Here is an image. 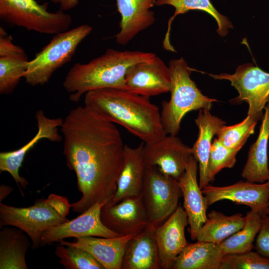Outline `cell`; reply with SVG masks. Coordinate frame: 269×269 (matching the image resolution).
Wrapping results in <instances>:
<instances>
[{"label":"cell","mask_w":269,"mask_h":269,"mask_svg":"<svg viewBox=\"0 0 269 269\" xmlns=\"http://www.w3.org/2000/svg\"><path fill=\"white\" fill-rule=\"evenodd\" d=\"M209 205L221 200H230L249 206L262 216L266 215L269 204V182L239 181L227 186L208 185L201 189Z\"/></svg>","instance_id":"obj_14"},{"label":"cell","mask_w":269,"mask_h":269,"mask_svg":"<svg viewBox=\"0 0 269 269\" xmlns=\"http://www.w3.org/2000/svg\"><path fill=\"white\" fill-rule=\"evenodd\" d=\"M29 61L24 50L14 45L10 35L0 36V94L12 93L23 78Z\"/></svg>","instance_id":"obj_21"},{"label":"cell","mask_w":269,"mask_h":269,"mask_svg":"<svg viewBox=\"0 0 269 269\" xmlns=\"http://www.w3.org/2000/svg\"><path fill=\"white\" fill-rule=\"evenodd\" d=\"M116 0L121 16L120 30L115 36L116 41L125 45L155 22L154 13L151 8L156 0Z\"/></svg>","instance_id":"obj_19"},{"label":"cell","mask_w":269,"mask_h":269,"mask_svg":"<svg viewBox=\"0 0 269 269\" xmlns=\"http://www.w3.org/2000/svg\"><path fill=\"white\" fill-rule=\"evenodd\" d=\"M260 133L251 145L241 174L247 181L262 183L269 179L268 144L269 139V102L265 107Z\"/></svg>","instance_id":"obj_24"},{"label":"cell","mask_w":269,"mask_h":269,"mask_svg":"<svg viewBox=\"0 0 269 269\" xmlns=\"http://www.w3.org/2000/svg\"><path fill=\"white\" fill-rule=\"evenodd\" d=\"M35 118L37 132L28 143L17 150L0 153V172H7L11 175L22 195L20 186L25 189L28 182L25 178L20 176L19 171L27 152L41 139L60 142L63 138L58 132V129L61 128L63 122L62 119L50 118L41 110L36 112Z\"/></svg>","instance_id":"obj_11"},{"label":"cell","mask_w":269,"mask_h":269,"mask_svg":"<svg viewBox=\"0 0 269 269\" xmlns=\"http://www.w3.org/2000/svg\"><path fill=\"white\" fill-rule=\"evenodd\" d=\"M224 256L218 244L197 241L188 243L172 269H220Z\"/></svg>","instance_id":"obj_26"},{"label":"cell","mask_w":269,"mask_h":269,"mask_svg":"<svg viewBox=\"0 0 269 269\" xmlns=\"http://www.w3.org/2000/svg\"><path fill=\"white\" fill-rule=\"evenodd\" d=\"M262 224L257 237L255 248L264 257L269 258V215L262 216Z\"/></svg>","instance_id":"obj_34"},{"label":"cell","mask_w":269,"mask_h":269,"mask_svg":"<svg viewBox=\"0 0 269 269\" xmlns=\"http://www.w3.org/2000/svg\"><path fill=\"white\" fill-rule=\"evenodd\" d=\"M56 4H59L60 9L63 11L68 10L75 7L79 2V0H51Z\"/></svg>","instance_id":"obj_35"},{"label":"cell","mask_w":269,"mask_h":269,"mask_svg":"<svg viewBox=\"0 0 269 269\" xmlns=\"http://www.w3.org/2000/svg\"><path fill=\"white\" fill-rule=\"evenodd\" d=\"M92 31V27L82 24L54 35L50 41L29 62L23 78L31 86L47 83L54 72L69 62L80 43Z\"/></svg>","instance_id":"obj_6"},{"label":"cell","mask_w":269,"mask_h":269,"mask_svg":"<svg viewBox=\"0 0 269 269\" xmlns=\"http://www.w3.org/2000/svg\"><path fill=\"white\" fill-rule=\"evenodd\" d=\"M209 75L215 79L230 81L239 93V96L233 100L234 102H247L248 115L262 118L263 110L269 102V73L248 63L238 66L233 74Z\"/></svg>","instance_id":"obj_9"},{"label":"cell","mask_w":269,"mask_h":269,"mask_svg":"<svg viewBox=\"0 0 269 269\" xmlns=\"http://www.w3.org/2000/svg\"><path fill=\"white\" fill-rule=\"evenodd\" d=\"M181 192L177 179L145 165L141 194L148 224L157 228L162 224L178 207Z\"/></svg>","instance_id":"obj_8"},{"label":"cell","mask_w":269,"mask_h":269,"mask_svg":"<svg viewBox=\"0 0 269 269\" xmlns=\"http://www.w3.org/2000/svg\"><path fill=\"white\" fill-rule=\"evenodd\" d=\"M170 75V98L161 102L160 116L167 134L176 135L181 122L188 112L201 109L210 110L217 101L204 95L191 79L192 69L183 58L168 63Z\"/></svg>","instance_id":"obj_5"},{"label":"cell","mask_w":269,"mask_h":269,"mask_svg":"<svg viewBox=\"0 0 269 269\" xmlns=\"http://www.w3.org/2000/svg\"><path fill=\"white\" fill-rule=\"evenodd\" d=\"M47 3L35 0H0V18L11 24L28 30L56 34L69 29L72 17L64 11H47Z\"/></svg>","instance_id":"obj_7"},{"label":"cell","mask_w":269,"mask_h":269,"mask_svg":"<svg viewBox=\"0 0 269 269\" xmlns=\"http://www.w3.org/2000/svg\"><path fill=\"white\" fill-rule=\"evenodd\" d=\"M198 169L197 162L192 155L184 174L178 180L192 240H196L199 229L207 219L206 211L209 205L197 181Z\"/></svg>","instance_id":"obj_17"},{"label":"cell","mask_w":269,"mask_h":269,"mask_svg":"<svg viewBox=\"0 0 269 269\" xmlns=\"http://www.w3.org/2000/svg\"><path fill=\"white\" fill-rule=\"evenodd\" d=\"M143 153L146 166H156L164 174L178 180L184 174L192 156L191 147L172 134L144 143Z\"/></svg>","instance_id":"obj_10"},{"label":"cell","mask_w":269,"mask_h":269,"mask_svg":"<svg viewBox=\"0 0 269 269\" xmlns=\"http://www.w3.org/2000/svg\"><path fill=\"white\" fill-rule=\"evenodd\" d=\"M220 269H269V258L252 251L227 254Z\"/></svg>","instance_id":"obj_33"},{"label":"cell","mask_w":269,"mask_h":269,"mask_svg":"<svg viewBox=\"0 0 269 269\" xmlns=\"http://www.w3.org/2000/svg\"><path fill=\"white\" fill-rule=\"evenodd\" d=\"M142 142L135 147L125 144L123 163L113 197L105 205H113L123 199L141 194L145 172Z\"/></svg>","instance_id":"obj_18"},{"label":"cell","mask_w":269,"mask_h":269,"mask_svg":"<svg viewBox=\"0 0 269 269\" xmlns=\"http://www.w3.org/2000/svg\"><path fill=\"white\" fill-rule=\"evenodd\" d=\"M155 5H169L175 8L173 15L168 21L167 30L162 42L163 47L167 51H175L170 40L171 25L173 20L178 15L185 13L189 10H202L211 15L217 23V31L221 36L226 35L229 28H233L231 21L217 10L210 0H156Z\"/></svg>","instance_id":"obj_27"},{"label":"cell","mask_w":269,"mask_h":269,"mask_svg":"<svg viewBox=\"0 0 269 269\" xmlns=\"http://www.w3.org/2000/svg\"><path fill=\"white\" fill-rule=\"evenodd\" d=\"M245 218L244 227L219 244L224 255L252 250L255 237L261 227L262 216L251 210Z\"/></svg>","instance_id":"obj_29"},{"label":"cell","mask_w":269,"mask_h":269,"mask_svg":"<svg viewBox=\"0 0 269 269\" xmlns=\"http://www.w3.org/2000/svg\"><path fill=\"white\" fill-rule=\"evenodd\" d=\"M188 224L183 208L175 211L155 230L160 264L162 269H172L177 257L188 244L185 229Z\"/></svg>","instance_id":"obj_16"},{"label":"cell","mask_w":269,"mask_h":269,"mask_svg":"<svg viewBox=\"0 0 269 269\" xmlns=\"http://www.w3.org/2000/svg\"><path fill=\"white\" fill-rule=\"evenodd\" d=\"M268 181H269V180H268Z\"/></svg>","instance_id":"obj_38"},{"label":"cell","mask_w":269,"mask_h":269,"mask_svg":"<svg viewBox=\"0 0 269 269\" xmlns=\"http://www.w3.org/2000/svg\"><path fill=\"white\" fill-rule=\"evenodd\" d=\"M60 131L67 167L74 171L81 198L71 204L82 213L114 196L121 172L125 145L115 123L90 107L79 106L63 120Z\"/></svg>","instance_id":"obj_1"},{"label":"cell","mask_w":269,"mask_h":269,"mask_svg":"<svg viewBox=\"0 0 269 269\" xmlns=\"http://www.w3.org/2000/svg\"><path fill=\"white\" fill-rule=\"evenodd\" d=\"M261 119L248 115L238 124L230 126L224 125L216 134V138L226 146L240 150L250 135L254 133L257 122Z\"/></svg>","instance_id":"obj_30"},{"label":"cell","mask_w":269,"mask_h":269,"mask_svg":"<svg viewBox=\"0 0 269 269\" xmlns=\"http://www.w3.org/2000/svg\"><path fill=\"white\" fill-rule=\"evenodd\" d=\"M205 222L199 229L196 240L219 244L244 226L245 216L240 213L227 216L211 211L207 215Z\"/></svg>","instance_id":"obj_28"},{"label":"cell","mask_w":269,"mask_h":269,"mask_svg":"<svg viewBox=\"0 0 269 269\" xmlns=\"http://www.w3.org/2000/svg\"><path fill=\"white\" fill-rule=\"evenodd\" d=\"M70 208L66 197L54 193L26 207L0 203V228L11 226L22 230L31 239L32 248L36 249L41 246L44 232L69 221L67 216Z\"/></svg>","instance_id":"obj_4"},{"label":"cell","mask_w":269,"mask_h":269,"mask_svg":"<svg viewBox=\"0 0 269 269\" xmlns=\"http://www.w3.org/2000/svg\"><path fill=\"white\" fill-rule=\"evenodd\" d=\"M136 234L105 238L86 236L73 242L63 240L59 244L82 249L89 252L104 269H122V263L128 241Z\"/></svg>","instance_id":"obj_20"},{"label":"cell","mask_w":269,"mask_h":269,"mask_svg":"<svg viewBox=\"0 0 269 269\" xmlns=\"http://www.w3.org/2000/svg\"><path fill=\"white\" fill-rule=\"evenodd\" d=\"M152 52L119 51L108 48L100 56L87 63H76L69 70L63 86L72 102H78L87 92L96 89L126 90V76L133 65L155 57Z\"/></svg>","instance_id":"obj_3"},{"label":"cell","mask_w":269,"mask_h":269,"mask_svg":"<svg viewBox=\"0 0 269 269\" xmlns=\"http://www.w3.org/2000/svg\"><path fill=\"white\" fill-rule=\"evenodd\" d=\"M105 204L97 203L76 218L47 229L42 234L41 246L49 245L70 237L120 236L106 227L101 221V209Z\"/></svg>","instance_id":"obj_13"},{"label":"cell","mask_w":269,"mask_h":269,"mask_svg":"<svg viewBox=\"0 0 269 269\" xmlns=\"http://www.w3.org/2000/svg\"><path fill=\"white\" fill-rule=\"evenodd\" d=\"M84 105L123 126L144 143L156 141L167 135L159 109L148 97L124 89H100L84 95Z\"/></svg>","instance_id":"obj_2"},{"label":"cell","mask_w":269,"mask_h":269,"mask_svg":"<svg viewBox=\"0 0 269 269\" xmlns=\"http://www.w3.org/2000/svg\"><path fill=\"white\" fill-rule=\"evenodd\" d=\"M13 191V188L5 184L0 186V203H1Z\"/></svg>","instance_id":"obj_36"},{"label":"cell","mask_w":269,"mask_h":269,"mask_svg":"<svg viewBox=\"0 0 269 269\" xmlns=\"http://www.w3.org/2000/svg\"><path fill=\"white\" fill-rule=\"evenodd\" d=\"M266 214L268 215H269V206L267 210Z\"/></svg>","instance_id":"obj_37"},{"label":"cell","mask_w":269,"mask_h":269,"mask_svg":"<svg viewBox=\"0 0 269 269\" xmlns=\"http://www.w3.org/2000/svg\"><path fill=\"white\" fill-rule=\"evenodd\" d=\"M30 241L17 227H2L0 231V269H27L25 256L32 244Z\"/></svg>","instance_id":"obj_25"},{"label":"cell","mask_w":269,"mask_h":269,"mask_svg":"<svg viewBox=\"0 0 269 269\" xmlns=\"http://www.w3.org/2000/svg\"><path fill=\"white\" fill-rule=\"evenodd\" d=\"M54 254L66 269H104L89 252L75 246L59 244Z\"/></svg>","instance_id":"obj_31"},{"label":"cell","mask_w":269,"mask_h":269,"mask_svg":"<svg viewBox=\"0 0 269 269\" xmlns=\"http://www.w3.org/2000/svg\"><path fill=\"white\" fill-rule=\"evenodd\" d=\"M101 219L106 227L120 236L137 234L149 224L141 194L113 205H104Z\"/></svg>","instance_id":"obj_12"},{"label":"cell","mask_w":269,"mask_h":269,"mask_svg":"<svg viewBox=\"0 0 269 269\" xmlns=\"http://www.w3.org/2000/svg\"><path fill=\"white\" fill-rule=\"evenodd\" d=\"M195 123L199 129L197 139L192 147V155L196 160L199 169V185L202 189L209 185L208 165L212 139L226 123L213 116L208 109L199 110Z\"/></svg>","instance_id":"obj_23"},{"label":"cell","mask_w":269,"mask_h":269,"mask_svg":"<svg viewBox=\"0 0 269 269\" xmlns=\"http://www.w3.org/2000/svg\"><path fill=\"white\" fill-rule=\"evenodd\" d=\"M168 66L158 56L131 66L126 76V90L150 97L169 92Z\"/></svg>","instance_id":"obj_15"},{"label":"cell","mask_w":269,"mask_h":269,"mask_svg":"<svg viewBox=\"0 0 269 269\" xmlns=\"http://www.w3.org/2000/svg\"><path fill=\"white\" fill-rule=\"evenodd\" d=\"M239 150L226 146L215 138L211 147L208 165V177L210 182L215 179L216 175L222 169L234 166L237 153Z\"/></svg>","instance_id":"obj_32"},{"label":"cell","mask_w":269,"mask_h":269,"mask_svg":"<svg viewBox=\"0 0 269 269\" xmlns=\"http://www.w3.org/2000/svg\"><path fill=\"white\" fill-rule=\"evenodd\" d=\"M156 228L148 224L128 241L122 269H161L154 234Z\"/></svg>","instance_id":"obj_22"}]
</instances>
